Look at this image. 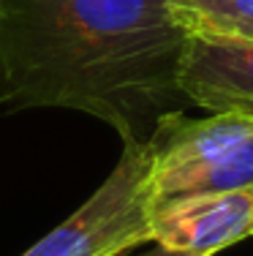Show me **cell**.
Here are the masks:
<instances>
[{"label": "cell", "instance_id": "30bf717a", "mask_svg": "<svg viewBox=\"0 0 253 256\" xmlns=\"http://www.w3.org/2000/svg\"><path fill=\"white\" fill-rule=\"evenodd\" d=\"M248 237H253V221H251V232H248Z\"/></svg>", "mask_w": 253, "mask_h": 256}, {"label": "cell", "instance_id": "3957f363", "mask_svg": "<svg viewBox=\"0 0 253 256\" xmlns=\"http://www.w3.org/2000/svg\"><path fill=\"white\" fill-rule=\"evenodd\" d=\"M253 221V191L188 194L155 204L153 240L183 256H213L245 240Z\"/></svg>", "mask_w": 253, "mask_h": 256}, {"label": "cell", "instance_id": "9c48e42d", "mask_svg": "<svg viewBox=\"0 0 253 256\" xmlns=\"http://www.w3.org/2000/svg\"><path fill=\"white\" fill-rule=\"evenodd\" d=\"M234 36H240V38H251V41H253V25H251V28H243L240 33H234Z\"/></svg>", "mask_w": 253, "mask_h": 256}, {"label": "cell", "instance_id": "ba28073f", "mask_svg": "<svg viewBox=\"0 0 253 256\" xmlns=\"http://www.w3.org/2000/svg\"><path fill=\"white\" fill-rule=\"evenodd\" d=\"M144 256H183V254H174V251H166V248H155V251H150V254H144Z\"/></svg>", "mask_w": 253, "mask_h": 256}, {"label": "cell", "instance_id": "8992f818", "mask_svg": "<svg viewBox=\"0 0 253 256\" xmlns=\"http://www.w3.org/2000/svg\"><path fill=\"white\" fill-rule=\"evenodd\" d=\"M224 191H253V136L226 150L207 166L183 174L158 194V202L188 194H224Z\"/></svg>", "mask_w": 253, "mask_h": 256}, {"label": "cell", "instance_id": "7a4b0ae2", "mask_svg": "<svg viewBox=\"0 0 253 256\" xmlns=\"http://www.w3.org/2000/svg\"><path fill=\"white\" fill-rule=\"evenodd\" d=\"M155 204L147 139L123 142L117 166L98 191L22 256H125L153 240Z\"/></svg>", "mask_w": 253, "mask_h": 256}, {"label": "cell", "instance_id": "5b68a950", "mask_svg": "<svg viewBox=\"0 0 253 256\" xmlns=\"http://www.w3.org/2000/svg\"><path fill=\"white\" fill-rule=\"evenodd\" d=\"M251 136L253 120L243 114H210L196 120L180 112H164L147 134V144L153 150L155 202L169 182L207 166Z\"/></svg>", "mask_w": 253, "mask_h": 256}, {"label": "cell", "instance_id": "52a82bcc", "mask_svg": "<svg viewBox=\"0 0 253 256\" xmlns=\"http://www.w3.org/2000/svg\"><path fill=\"white\" fill-rule=\"evenodd\" d=\"M191 33L234 36L253 25V0H174Z\"/></svg>", "mask_w": 253, "mask_h": 256}, {"label": "cell", "instance_id": "277c9868", "mask_svg": "<svg viewBox=\"0 0 253 256\" xmlns=\"http://www.w3.org/2000/svg\"><path fill=\"white\" fill-rule=\"evenodd\" d=\"M177 88L210 114L253 120V41L224 33H191Z\"/></svg>", "mask_w": 253, "mask_h": 256}, {"label": "cell", "instance_id": "6da1fadb", "mask_svg": "<svg viewBox=\"0 0 253 256\" xmlns=\"http://www.w3.org/2000/svg\"><path fill=\"white\" fill-rule=\"evenodd\" d=\"M188 38L174 0H0V109H76L147 139Z\"/></svg>", "mask_w": 253, "mask_h": 256}]
</instances>
